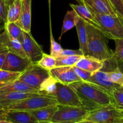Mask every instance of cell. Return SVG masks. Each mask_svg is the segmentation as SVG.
<instances>
[{
  "mask_svg": "<svg viewBox=\"0 0 123 123\" xmlns=\"http://www.w3.org/2000/svg\"><path fill=\"white\" fill-rule=\"evenodd\" d=\"M69 86L74 89L84 107L90 112L111 104H114L113 97L92 84L80 81L70 84Z\"/></svg>",
  "mask_w": 123,
  "mask_h": 123,
  "instance_id": "1",
  "label": "cell"
},
{
  "mask_svg": "<svg viewBox=\"0 0 123 123\" xmlns=\"http://www.w3.org/2000/svg\"><path fill=\"white\" fill-rule=\"evenodd\" d=\"M87 32V50L86 55L101 61L111 60L113 53L109 49L106 41L107 37L99 30L86 24Z\"/></svg>",
  "mask_w": 123,
  "mask_h": 123,
  "instance_id": "2",
  "label": "cell"
},
{
  "mask_svg": "<svg viewBox=\"0 0 123 123\" xmlns=\"http://www.w3.org/2000/svg\"><path fill=\"white\" fill-rule=\"evenodd\" d=\"M87 9L100 25L101 31L107 38L114 41L123 39V20L119 16L103 15L89 7Z\"/></svg>",
  "mask_w": 123,
  "mask_h": 123,
  "instance_id": "3",
  "label": "cell"
},
{
  "mask_svg": "<svg viewBox=\"0 0 123 123\" xmlns=\"http://www.w3.org/2000/svg\"><path fill=\"white\" fill-rule=\"evenodd\" d=\"M58 105L55 97L45 94H37L36 96L25 99L8 107H4L2 111L3 112L10 111H32L39 109L43 108L49 106Z\"/></svg>",
  "mask_w": 123,
  "mask_h": 123,
  "instance_id": "4",
  "label": "cell"
},
{
  "mask_svg": "<svg viewBox=\"0 0 123 123\" xmlns=\"http://www.w3.org/2000/svg\"><path fill=\"white\" fill-rule=\"evenodd\" d=\"M90 111L85 107L58 105V109L49 123H77L85 120Z\"/></svg>",
  "mask_w": 123,
  "mask_h": 123,
  "instance_id": "5",
  "label": "cell"
},
{
  "mask_svg": "<svg viewBox=\"0 0 123 123\" xmlns=\"http://www.w3.org/2000/svg\"><path fill=\"white\" fill-rule=\"evenodd\" d=\"M86 120L99 123H122L120 110L113 104L92 111Z\"/></svg>",
  "mask_w": 123,
  "mask_h": 123,
  "instance_id": "6",
  "label": "cell"
},
{
  "mask_svg": "<svg viewBox=\"0 0 123 123\" xmlns=\"http://www.w3.org/2000/svg\"><path fill=\"white\" fill-rule=\"evenodd\" d=\"M49 76L48 71L35 63L24 72L18 80L39 92L41 85Z\"/></svg>",
  "mask_w": 123,
  "mask_h": 123,
  "instance_id": "7",
  "label": "cell"
},
{
  "mask_svg": "<svg viewBox=\"0 0 123 123\" xmlns=\"http://www.w3.org/2000/svg\"><path fill=\"white\" fill-rule=\"evenodd\" d=\"M56 86V91L54 97L56 98L58 105L84 107L79 95L69 85L57 82Z\"/></svg>",
  "mask_w": 123,
  "mask_h": 123,
  "instance_id": "8",
  "label": "cell"
},
{
  "mask_svg": "<svg viewBox=\"0 0 123 123\" xmlns=\"http://www.w3.org/2000/svg\"><path fill=\"white\" fill-rule=\"evenodd\" d=\"M28 59L33 63H36L42 58L44 53L40 45L33 37L30 33L23 31V38L21 42Z\"/></svg>",
  "mask_w": 123,
  "mask_h": 123,
  "instance_id": "9",
  "label": "cell"
},
{
  "mask_svg": "<svg viewBox=\"0 0 123 123\" xmlns=\"http://www.w3.org/2000/svg\"><path fill=\"white\" fill-rule=\"evenodd\" d=\"M33 64L35 63L28 58H23L9 52L1 69L22 74Z\"/></svg>",
  "mask_w": 123,
  "mask_h": 123,
  "instance_id": "10",
  "label": "cell"
},
{
  "mask_svg": "<svg viewBox=\"0 0 123 123\" xmlns=\"http://www.w3.org/2000/svg\"><path fill=\"white\" fill-rule=\"evenodd\" d=\"M85 82L94 85L103 90L113 97L112 94L115 89H118L121 86L112 82L108 77L107 72L100 70L93 73L91 77Z\"/></svg>",
  "mask_w": 123,
  "mask_h": 123,
  "instance_id": "11",
  "label": "cell"
},
{
  "mask_svg": "<svg viewBox=\"0 0 123 123\" xmlns=\"http://www.w3.org/2000/svg\"><path fill=\"white\" fill-rule=\"evenodd\" d=\"M50 76L55 79L57 82L69 85L73 83L81 81L73 67H55L49 71Z\"/></svg>",
  "mask_w": 123,
  "mask_h": 123,
  "instance_id": "12",
  "label": "cell"
},
{
  "mask_svg": "<svg viewBox=\"0 0 123 123\" xmlns=\"http://www.w3.org/2000/svg\"><path fill=\"white\" fill-rule=\"evenodd\" d=\"M80 4H84L94 11L103 14L118 16L109 0H77Z\"/></svg>",
  "mask_w": 123,
  "mask_h": 123,
  "instance_id": "13",
  "label": "cell"
},
{
  "mask_svg": "<svg viewBox=\"0 0 123 123\" xmlns=\"http://www.w3.org/2000/svg\"><path fill=\"white\" fill-rule=\"evenodd\" d=\"M37 94H39L17 92H0V110Z\"/></svg>",
  "mask_w": 123,
  "mask_h": 123,
  "instance_id": "14",
  "label": "cell"
},
{
  "mask_svg": "<svg viewBox=\"0 0 123 123\" xmlns=\"http://www.w3.org/2000/svg\"><path fill=\"white\" fill-rule=\"evenodd\" d=\"M5 118L6 120L12 123H39L30 111H6Z\"/></svg>",
  "mask_w": 123,
  "mask_h": 123,
  "instance_id": "15",
  "label": "cell"
},
{
  "mask_svg": "<svg viewBox=\"0 0 123 123\" xmlns=\"http://www.w3.org/2000/svg\"><path fill=\"white\" fill-rule=\"evenodd\" d=\"M105 62L88 55H83L78 60L74 67L91 73H94L103 68Z\"/></svg>",
  "mask_w": 123,
  "mask_h": 123,
  "instance_id": "16",
  "label": "cell"
},
{
  "mask_svg": "<svg viewBox=\"0 0 123 123\" xmlns=\"http://www.w3.org/2000/svg\"><path fill=\"white\" fill-rule=\"evenodd\" d=\"M31 0H22V12L19 20L16 23L23 31L27 33L31 31Z\"/></svg>",
  "mask_w": 123,
  "mask_h": 123,
  "instance_id": "17",
  "label": "cell"
},
{
  "mask_svg": "<svg viewBox=\"0 0 123 123\" xmlns=\"http://www.w3.org/2000/svg\"><path fill=\"white\" fill-rule=\"evenodd\" d=\"M70 6L76 12L79 18L81 19L86 24H88L92 27H94L96 29L99 30L101 31V28L100 25L95 20L93 15L91 14L87 7L84 4H71ZM102 32V31H101Z\"/></svg>",
  "mask_w": 123,
  "mask_h": 123,
  "instance_id": "18",
  "label": "cell"
},
{
  "mask_svg": "<svg viewBox=\"0 0 123 123\" xmlns=\"http://www.w3.org/2000/svg\"><path fill=\"white\" fill-rule=\"evenodd\" d=\"M58 109V105L49 106L30 111L39 123H49Z\"/></svg>",
  "mask_w": 123,
  "mask_h": 123,
  "instance_id": "19",
  "label": "cell"
},
{
  "mask_svg": "<svg viewBox=\"0 0 123 123\" xmlns=\"http://www.w3.org/2000/svg\"><path fill=\"white\" fill-rule=\"evenodd\" d=\"M24 92V93H34L40 94L39 92L22 81L18 80H15L12 83L0 88V92Z\"/></svg>",
  "mask_w": 123,
  "mask_h": 123,
  "instance_id": "20",
  "label": "cell"
},
{
  "mask_svg": "<svg viewBox=\"0 0 123 123\" xmlns=\"http://www.w3.org/2000/svg\"><path fill=\"white\" fill-rule=\"evenodd\" d=\"M75 27L79 37V45H80L79 49L82 51L84 55H86L87 50V32L86 23L80 18H79Z\"/></svg>",
  "mask_w": 123,
  "mask_h": 123,
  "instance_id": "21",
  "label": "cell"
},
{
  "mask_svg": "<svg viewBox=\"0 0 123 123\" xmlns=\"http://www.w3.org/2000/svg\"><path fill=\"white\" fill-rule=\"evenodd\" d=\"M79 18V16H78L77 14L74 10L67 12L64 17V19H63V25H62V28L61 35L59 37V39H61L62 36L65 33L67 32L68 31L72 29L73 27L76 25Z\"/></svg>",
  "mask_w": 123,
  "mask_h": 123,
  "instance_id": "22",
  "label": "cell"
},
{
  "mask_svg": "<svg viewBox=\"0 0 123 123\" xmlns=\"http://www.w3.org/2000/svg\"><path fill=\"white\" fill-rule=\"evenodd\" d=\"M22 12V0H15L8 9L7 23L16 22L19 20Z\"/></svg>",
  "mask_w": 123,
  "mask_h": 123,
  "instance_id": "23",
  "label": "cell"
},
{
  "mask_svg": "<svg viewBox=\"0 0 123 123\" xmlns=\"http://www.w3.org/2000/svg\"><path fill=\"white\" fill-rule=\"evenodd\" d=\"M115 41V51L112 56L116 67L123 74V39H117Z\"/></svg>",
  "mask_w": 123,
  "mask_h": 123,
  "instance_id": "24",
  "label": "cell"
},
{
  "mask_svg": "<svg viewBox=\"0 0 123 123\" xmlns=\"http://www.w3.org/2000/svg\"><path fill=\"white\" fill-rule=\"evenodd\" d=\"M4 26L10 40H18L21 42L23 38V30L16 22H7Z\"/></svg>",
  "mask_w": 123,
  "mask_h": 123,
  "instance_id": "25",
  "label": "cell"
},
{
  "mask_svg": "<svg viewBox=\"0 0 123 123\" xmlns=\"http://www.w3.org/2000/svg\"><path fill=\"white\" fill-rule=\"evenodd\" d=\"M57 83V82L55 79H53L51 76H49L41 85L39 93L54 97L56 91Z\"/></svg>",
  "mask_w": 123,
  "mask_h": 123,
  "instance_id": "26",
  "label": "cell"
},
{
  "mask_svg": "<svg viewBox=\"0 0 123 123\" xmlns=\"http://www.w3.org/2000/svg\"><path fill=\"white\" fill-rule=\"evenodd\" d=\"M21 73H13L7 71L0 69V88L12 83L18 80Z\"/></svg>",
  "mask_w": 123,
  "mask_h": 123,
  "instance_id": "27",
  "label": "cell"
},
{
  "mask_svg": "<svg viewBox=\"0 0 123 123\" xmlns=\"http://www.w3.org/2000/svg\"><path fill=\"white\" fill-rule=\"evenodd\" d=\"M6 48L10 53L23 58H28L22 47V43L18 40H9L7 44Z\"/></svg>",
  "mask_w": 123,
  "mask_h": 123,
  "instance_id": "28",
  "label": "cell"
},
{
  "mask_svg": "<svg viewBox=\"0 0 123 123\" xmlns=\"http://www.w3.org/2000/svg\"><path fill=\"white\" fill-rule=\"evenodd\" d=\"M81 57L80 55H74V56L60 55L55 58L56 59L55 67H74Z\"/></svg>",
  "mask_w": 123,
  "mask_h": 123,
  "instance_id": "29",
  "label": "cell"
},
{
  "mask_svg": "<svg viewBox=\"0 0 123 123\" xmlns=\"http://www.w3.org/2000/svg\"><path fill=\"white\" fill-rule=\"evenodd\" d=\"M56 59L54 57L52 56L50 54H47L43 53L42 58L37 62L36 64L39 66L43 69L49 71L51 69L55 67Z\"/></svg>",
  "mask_w": 123,
  "mask_h": 123,
  "instance_id": "30",
  "label": "cell"
},
{
  "mask_svg": "<svg viewBox=\"0 0 123 123\" xmlns=\"http://www.w3.org/2000/svg\"><path fill=\"white\" fill-rule=\"evenodd\" d=\"M109 80L112 82L119 85L121 87L123 86V74L117 68L111 71H106Z\"/></svg>",
  "mask_w": 123,
  "mask_h": 123,
  "instance_id": "31",
  "label": "cell"
},
{
  "mask_svg": "<svg viewBox=\"0 0 123 123\" xmlns=\"http://www.w3.org/2000/svg\"><path fill=\"white\" fill-rule=\"evenodd\" d=\"M62 50V46L54 40L50 28V55L57 58L60 56Z\"/></svg>",
  "mask_w": 123,
  "mask_h": 123,
  "instance_id": "32",
  "label": "cell"
},
{
  "mask_svg": "<svg viewBox=\"0 0 123 123\" xmlns=\"http://www.w3.org/2000/svg\"><path fill=\"white\" fill-rule=\"evenodd\" d=\"M114 104L117 109L123 110V92L118 89H115L112 94Z\"/></svg>",
  "mask_w": 123,
  "mask_h": 123,
  "instance_id": "33",
  "label": "cell"
},
{
  "mask_svg": "<svg viewBox=\"0 0 123 123\" xmlns=\"http://www.w3.org/2000/svg\"><path fill=\"white\" fill-rule=\"evenodd\" d=\"M118 16L123 20V0H109Z\"/></svg>",
  "mask_w": 123,
  "mask_h": 123,
  "instance_id": "34",
  "label": "cell"
},
{
  "mask_svg": "<svg viewBox=\"0 0 123 123\" xmlns=\"http://www.w3.org/2000/svg\"><path fill=\"white\" fill-rule=\"evenodd\" d=\"M8 7L3 0H0V23H7Z\"/></svg>",
  "mask_w": 123,
  "mask_h": 123,
  "instance_id": "35",
  "label": "cell"
},
{
  "mask_svg": "<svg viewBox=\"0 0 123 123\" xmlns=\"http://www.w3.org/2000/svg\"><path fill=\"white\" fill-rule=\"evenodd\" d=\"M74 68V71H75V73L77 74L78 76L80 78V79L81 80V81H86L92 75V73H89L88 71H86L83 70L82 69H80V68H78L76 67H73Z\"/></svg>",
  "mask_w": 123,
  "mask_h": 123,
  "instance_id": "36",
  "label": "cell"
},
{
  "mask_svg": "<svg viewBox=\"0 0 123 123\" xmlns=\"http://www.w3.org/2000/svg\"><path fill=\"white\" fill-rule=\"evenodd\" d=\"M60 55H63V56H74V55H80V56H83V55H84V54L82 52V51L80 49H63L61 54H60Z\"/></svg>",
  "mask_w": 123,
  "mask_h": 123,
  "instance_id": "37",
  "label": "cell"
},
{
  "mask_svg": "<svg viewBox=\"0 0 123 123\" xmlns=\"http://www.w3.org/2000/svg\"><path fill=\"white\" fill-rule=\"evenodd\" d=\"M10 38L7 33L4 30L3 33L0 34V48H6L7 43L9 42Z\"/></svg>",
  "mask_w": 123,
  "mask_h": 123,
  "instance_id": "38",
  "label": "cell"
},
{
  "mask_svg": "<svg viewBox=\"0 0 123 123\" xmlns=\"http://www.w3.org/2000/svg\"><path fill=\"white\" fill-rule=\"evenodd\" d=\"M9 53V51L7 48H0V69H1Z\"/></svg>",
  "mask_w": 123,
  "mask_h": 123,
  "instance_id": "39",
  "label": "cell"
},
{
  "mask_svg": "<svg viewBox=\"0 0 123 123\" xmlns=\"http://www.w3.org/2000/svg\"><path fill=\"white\" fill-rule=\"evenodd\" d=\"M3 1H4V3H6V4L7 6L8 7V8H9V6L15 1V0H3Z\"/></svg>",
  "mask_w": 123,
  "mask_h": 123,
  "instance_id": "40",
  "label": "cell"
},
{
  "mask_svg": "<svg viewBox=\"0 0 123 123\" xmlns=\"http://www.w3.org/2000/svg\"><path fill=\"white\" fill-rule=\"evenodd\" d=\"M5 118V112H0V120H4Z\"/></svg>",
  "mask_w": 123,
  "mask_h": 123,
  "instance_id": "41",
  "label": "cell"
},
{
  "mask_svg": "<svg viewBox=\"0 0 123 123\" xmlns=\"http://www.w3.org/2000/svg\"><path fill=\"white\" fill-rule=\"evenodd\" d=\"M84 122L85 123H97V122H94V121H87V120H84Z\"/></svg>",
  "mask_w": 123,
  "mask_h": 123,
  "instance_id": "42",
  "label": "cell"
},
{
  "mask_svg": "<svg viewBox=\"0 0 123 123\" xmlns=\"http://www.w3.org/2000/svg\"><path fill=\"white\" fill-rule=\"evenodd\" d=\"M0 123H12L7 121H6V119H4V120H0Z\"/></svg>",
  "mask_w": 123,
  "mask_h": 123,
  "instance_id": "43",
  "label": "cell"
},
{
  "mask_svg": "<svg viewBox=\"0 0 123 123\" xmlns=\"http://www.w3.org/2000/svg\"><path fill=\"white\" fill-rule=\"evenodd\" d=\"M120 113H121V115L122 123H123V110H120Z\"/></svg>",
  "mask_w": 123,
  "mask_h": 123,
  "instance_id": "44",
  "label": "cell"
},
{
  "mask_svg": "<svg viewBox=\"0 0 123 123\" xmlns=\"http://www.w3.org/2000/svg\"><path fill=\"white\" fill-rule=\"evenodd\" d=\"M118 90H119V91H121L122 92H123V87H119V88L118 89Z\"/></svg>",
  "mask_w": 123,
  "mask_h": 123,
  "instance_id": "45",
  "label": "cell"
},
{
  "mask_svg": "<svg viewBox=\"0 0 123 123\" xmlns=\"http://www.w3.org/2000/svg\"><path fill=\"white\" fill-rule=\"evenodd\" d=\"M85 123V122L83 121H81V122H79V123Z\"/></svg>",
  "mask_w": 123,
  "mask_h": 123,
  "instance_id": "46",
  "label": "cell"
},
{
  "mask_svg": "<svg viewBox=\"0 0 123 123\" xmlns=\"http://www.w3.org/2000/svg\"><path fill=\"white\" fill-rule=\"evenodd\" d=\"M49 1H50V0H49Z\"/></svg>",
  "mask_w": 123,
  "mask_h": 123,
  "instance_id": "47",
  "label": "cell"
}]
</instances>
